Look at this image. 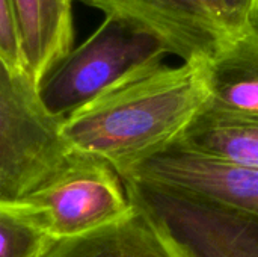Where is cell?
<instances>
[{"instance_id": "cell-14", "label": "cell", "mask_w": 258, "mask_h": 257, "mask_svg": "<svg viewBox=\"0 0 258 257\" xmlns=\"http://www.w3.org/2000/svg\"><path fill=\"white\" fill-rule=\"evenodd\" d=\"M230 29L237 33L246 27H258V0H219Z\"/></svg>"}, {"instance_id": "cell-3", "label": "cell", "mask_w": 258, "mask_h": 257, "mask_svg": "<svg viewBox=\"0 0 258 257\" xmlns=\"http://www.w3.org/2000/svg\"><path fill=\"white\" fill-rule=\"evenodd\" d=\"M62 120L39 101L32 80L0 58V206H12L63 176L79 159Z\"/></svg>"}, {"instance_id": "cell-1", "label": "cell", "mask_w": 258, "mask_h": 257, "mask_svg": "<svg viewBox=\"0 0 258 257\" xmlns=\"http://www.w3.org/2000/svg\"><path fill=\"white\" fill-rule=\"evenodd\" d=\"M206 105L198 64H165L112 86L62 121L67 145L119 174L175 144Z\"/></svg>"}, {"instance_id": "cell-10", "label": "cell", "mask_w": 258, "mask_h": 257, "mask_svg": "<svg viewBox=\"0 0 258 257\" xmlns=\"http://www.w3.org/2000/svg\"><path fill=\"white\" fill-rule=\"evenodd\" d=\"M42 257H175L157 230L139 214L88 235L51 239Z\"/></svg>"}, {"instance_id": "cell-7", "label": "cell", "mask_w": 258, "mask_h": 257, "mask_svg": "<svg viewBox=\"0 0 258 257\" xmlns=\"http://www.w3.org/2000/svg\"><path fill=\"white\" fill-rule=\"evenodd\" d=\"M119 177L175 186L258 217V168L218 161L177 142L119 173Z\"/></svg>"}, {"instance_id": "cell-8", "label": "cell", "mask_w": 258, "mask_h": 257, "mask_svg": "<svg viewBox=\"0 0 258 257\" xmlns=\"http://www.w3.org/2000/svg\"><path fill=\"white\" fill-rule=\"evenodd\" d=\"M198 67L206 106L231 115L258 118V27L234 33Z\"/></svg>"}, {"instance_id": "cell-4", "label": "cell", "mask_w": 258, "mask_h": 257, "mask_svg": "<svg viewBox=\"0 0 258 257\" xmlns=\"http://www.w3.org/2000/svg\"><path fill=\"white\" fill-rule=\"evenodd\" d=\"M175 257H258V217L175 186L121 177Z\"/></svg>"}, {"instance_id": "cell-12", "label": "cell", "mask_w": 258, "mask_h": 257, "mask_svg": "<svg viewBox=\"0 0 258 257\" xmlns=\"http://www.w3.org/2000/svg\"><path fill=\"white\" fill-rule=\"evenodd\" d=\"M50 242L17 212L0 206V257H42Z\"/></svg>"}, {"instance_id": "cell-6", "label": "cell", "mask_w": 258, "mask_h": 257, "mask_svg": "<svg viewBox=\"0 0 258 257\" xmlns=\"http://www.w3.org/2000/svg\"><path fill=\"white\" fill-rule=\"evenodd\" d=\"M132 20L165 41L186 64L212 58L233 35L219 0H77Z\"/></svg>"}, {"instance_id": "cell-9", "label": "cell", "mask_w": 258, "mask_h": 257, "mask_svg": "<svg viewBox=\"0 0 258 257\" xmlns=\"http://www.w3.org/2000/svg\"><path fill=\"white\" fill-rule=\"evenodd\" d=\"M71 0H15L24 68L39 86L48 71L73 48Z\"/></svg>"}, {"instance_id": "cell-13", "label": "cell", "mask_w": 258, "mask_h": 257, "mask_svg": "<svg viewBox=\"0 0 258 257\" xmlns=\"http://www.w3.org/2000/svg\"><path fill=\"white\" fill-rule=\"evenodd\" d=\"M0 58L14 71L26 74L15 0H0Z\"/></svg>"}, {"instance_id": "cell-11", "label": "cell", "mask_w": 258, "mask_h": 257, "mask_svg": "<svg viewBox=\"0 0 258 257\" xmlns=\"http://www.w3.org/2000/svg\"><path fill=\"white\" fill-rule=\"evenodd\" d=\"M177 144L218 161L258 168V118L204 105Z\"/></svg>"}, {"instance_id": "cell-15", "label": "cell", "mask_w": 258, "mask_h": 257, "mask_svg": "<svg viewBox=\"0 0 258 257\" xmlns=\"http://www.w3.org/2000/svg\"><path fill=\"white\" fill-rule=\"evenodd\" d=\"M71 2H73V0H71Z\"/></svg>"}, {"instance_id": "cell-5", "label": "cell", "mask_w": 258, "mask_h": 257, "mask_svg": "<svg viewBox=\"0 0 258 257\" xmlns=\"http://www.w3.org/2000/svg\"><path fill=\"white\" fill-rule=\"evenodd\" d=\"M5 208L17 212L50 239L88 235L133 212L115 168L86 155H80L77 162L48 186Z\"/></svg>"}, {"instance_id": "cell-2", "label": "cell", "mask_w": 258, "mask_h": 257, "mask_svg": "<svg viewBox=\"0 0 258 257\" xmlns=\"http://www.w3.org/2000/svg\"><path fill=\"white\" fill-rule=\"evenodd\" d=\"M166 55H171L168 45L150 29L106 15L98 29L42 79L39 101L51 117L63 121L127 77L163 64Z\"/></svg>"}]
</instances>
